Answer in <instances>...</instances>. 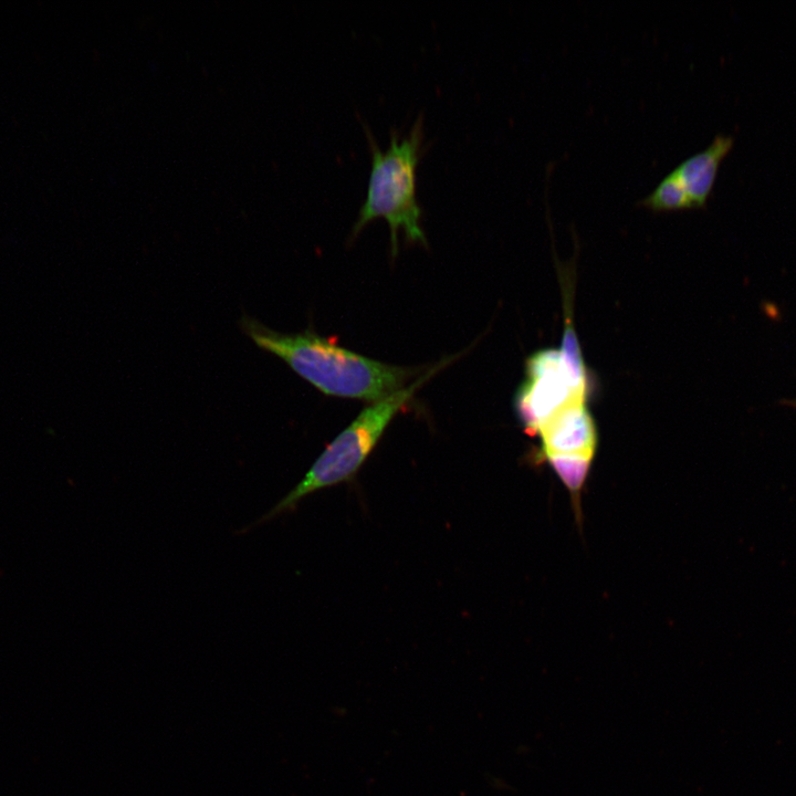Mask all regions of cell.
<instances>
[{
  "mask_svg": "<svg viewBox=\"0 0 796 796\" xmlns=\"http://www.w3.org/2000/svg\"><path fill=\"white\" fill-rule=\"evenodd\" d=\"M240 325L258 347L283 359L325 395L373 404L404 388L415 375L413 368L370 359L312 331L282 334L248 316Z\"/></svg>",
  "mask_w": 796,
  "mask_h": 796,
  "instance_id": "6da1fadb",
  "label": "cell"
},
{
  "mask_svg": "<svg viewBox=\"0 0 796 796\" xmlns=\"http://www.w3.org/2000/svg\"><path fill=\"white\" fill-rule=\"evenodd\" d=\"M371 153V169L365 201L353 226L352 237L369 221L381 217L390 228L391 256L398 253V232L407 241L427 245L420 224L421 207L416 193V170L422 153L423 124L420 115L404 136L390 132V144L383 150L365 127Z\"/></svg>",
  "mask_w": 796,
  "mask_h": 796,
  "instance_id": "7a4b0ae2",
  "label": "cell"
},
{
  "mask_svg": "<svg viewBox=\"0 0 796 796\" xmlns=\"http://www.w3.org/2000/svg\"><path fill=\"white\" fill-rule=\"evenodd\" d=\"M450 360H452V358L443 360L423 373L409 386L398 389L366 407L355 420L326 447L303 480L297 483L293 490L259 520L242 528L239 533H247L282 514L293 512L302 499L316 491L352 480L371 453L398 411L411 400L418 388Z\"/></svg>",
  "mask_w": 796,
  "mask_h": 796,
  "instance_id": "3957f363",
  "label": "cell"
},
{
  "mask_svg": "<svg viewBox=\"0 0 796 796\" xmlns=\"http://www.w3.org/2000/svg\"><path fill=\"white\" fill-rule=\"evenodd\" d=\"M566 327L561 349L541 350L528 358L526 378L516 394L517 416L531 436L559 410L586 401L585 364L572 326Z\"/></svg>",
  "mask_w": 796,
  "mask_h": 796,
  "instance_id": "277c9868",
  "label": "cell"
},
{
  "mask_svg": "<svg viewBox=\"0 0 796 796\" xmlns=\"http://www.w3.org/2000/svg\"><path fill=\"white\" fill-rule=\"evenodd\" d=\"M537 457L545 460L567 489L576 515L580 496L597 450L598 436L586 401L574 402L556 412L536 431Z\"/></svg>",
  "mask_w": 796,
  "mask_h": 796,
  "instance_id": "5b68a950",
  "label": "cell"
},
{
  "mask_svg": "<svg viewBox=\"0 0 796 796\" xmlns=\"http://www.w3.org/2000/svg\"><path fill=\"white\" fill-rule=\"evenodd\" d=\"M731 135L718 134L701 151L685 158L668 176L688 197L691 207H702L711 193L722 159L733 145Z\"/></svg>",
  "mask_w": 796,
  "mask_h": 796,
  "instance_id": "8992f818",
  "label": "cell"
}]
</instances>
